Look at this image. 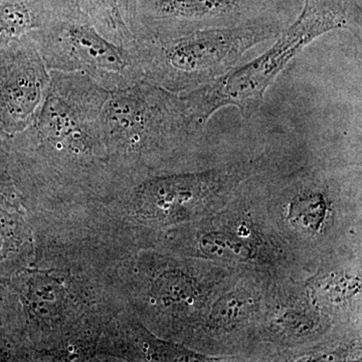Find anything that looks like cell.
I'll list each match as a JSON object with an SVG mask.
<instances>
[{
  "mask_svg": "<svg viewBox=\"0 0 362 362\" xmlns=\"http://www.w3.org/2000/svg\"><path fill=\"white\" fill-rule=\"evenodd\" d=\"M49 75L33 122L11 136L14 177L28 216L83 206L119 187L103 129L110 92L78 71Z\"/></svg>",
  "mask_w": 362,
  "mask_h": 362,
  "instance_id": "1",
  "label": "cell"
},
{
  "mask_svg": "<svg viewBox=\"0 0 362 362\" xmlns=\"http://www.w3.org/2000/svg\"><path fill=\"white\" fill-rule=\"evenodd\" d=\"M116 267L35 251L6 286L20 298L35 361H97L98 343L125 308Z\"/></svg>",
  "mask_w": 362,
  "mask_h": 362,
  "instance_id": "2",
  "label": "cell"
},
{
  "mask_svg": "<svg viewBox=\"0 0 362 362\" xmlns=\"http://www.w3.org/2000/svg\"><path fill=\"white\" fill-rule=\"evenodd\" d=\"M103 129L112 170L126 185L165 160L190 127L181 96L141 80L110 92Z\"/></svg>",
  "mask_w": 362,
  "mask_h": 362,
  "instance_id": "3",
  "label": "cell"
},
{
  "mask_svg": "<svg viewBox=\"0 0 362 362\" xmlns=\"http://www.w3.org/2000/svg\"><path fill=\"white\" fill-rule=\"evenodd\" d=\"M272 33L262 26L194 32L178 26H152L136 30L134 52L143 80L178 93L223 75L247 49Z\"/></svg>",
  "mask_w": 362,
  "mask_h": 362,
  "instance_id": "4",
  "label": "cell"
},
{
  "mask_svg": "<svg viewBox=\"0 0 362 362\" xmlns=\"http://www.w3.org/2000/svg\"><path fill=\"white\" fill-rule=\"evenodd\" d=\"M347 26L341 4L334 0H304L297 20L268 51L181 96L190 127L204 124L223 107L235 106L246 113L258 106L279 74L305 47L324 33Z\"/></svg>",
  "mask_w": 362,
  "mask_h": 362,
  "instance_id": "5",
  "label": "cell"
},
{
  "mask_svg": "<svg viewBox=\"0 0 362 362\" xmlns=\"http://www.w3.org/2000/svg\"><path fill=\"white\" fill-rule=\"evenodd\" d=\"M32 37L49 71L85 74L109 92L143 80L134 47L106 39L83 11L52 18Z\"/></svg>",
  "mask_w": 362,
  "mask_h": 362,
  "instance_id": "6",
  "label": "cell"
},
{
  "mask_svg": "<svg viewBox=\"0 0 362 362\" xmlns=\"http://www.w3.org/2000/svg\"><path fill=\"white\" fill-rule=\"evenodd\" d=\"M49 71L32 35L0 52V131L13 136L30 125L44 101Z\"/></svg>",
  "mask_w": 362,
  "mask_h": 362,
  "instance_id": "7",
  "label": "cell"
},
{
  "mask_svg": "<svg viewBox=\"0 0 362 362\" xmlns=\"http://www.w3.org/2000/svg\"><path fill=\"white\" fill-rule=\"evenodd\" d=\"M35 250V233L26 214L0 204V286L30 265Z\"/></svg>",
  "mask_w": 362,
  "mask_h": 362,
  "instance_id": "8",
  "label": "cell"
},
{
  "mask_svg": "<svg viewBox=\"0 0 362 362\" xmlns=\"http://www.w3.org/2000/svg\"><path fill=\"white\" fill-rule=\"evenodd\" d=\"M0 361H35L20 298L7 286H0Z\"/></svg>",
  "mask_w": 362,
  "mask_h": 362,
  "instance_id": "9",
  "label": "cell"
},
{
  "mask_svg": "<svg viewBox=\"0 0 362 362\" xmlns=\"http://www.w3.org/2000/svg\"><path fill=\"white\" fill-rule=\"evenodd\" d=\"M57 18L40 0H0V52Z\"/></svg>",
  "mask_w": 362,
  "mask_h": 362,
  "instance_id": "10",
  "label": "cell"
},
{
  "mask_svg": "<svg viewBox=\"0 0 362 362\" xmlns=\"http://www.w3.org/2000/svg\"><path fill=\"white\" fill-rule=\"evenodd\" d=\"M80 7L106 39L128 49L134 47L135 37L124 21L120 0H80Z\"/></svg>",
  "mask_w": 362,
  "mask_h": 362,
  "instance_id": "11",
  "label": "cell"
},
{
  "mask_svg": "<svg viewBox=\"0 0 362 362\" xmlns=\"http://www.w3.org/2000/svg\"><path fill=\"white\" fill-rule=\"evenodd\" d=\"M0 204L26 214L25 202L14 177L11 135L0 131Z\"/></svg>",
  "mask_w": 362,
  "mask_h": 362,
  "instance_id": "12",
  "label": "cell"
},
{
  "mask_svg": "<svg viewBox=\"0 0 362 362\" xmlns=\"http://www.w3.org/2000/svg\"><path fill=\"white\" fill-rule=\"evenodd\" d=\"M54 16H68L82 11L80 0H40Z\"/></svg>",
  "mask_w": 362,
  "mask_h": 362,
  "instance_id": "13",
  "label": "cell"
},
{
  "mask_svg": "<svg viewBox=\"0 0 362 362\" xmlns=\"http://www.w3.org/2000/svg\"><path fill=\"white\" fill-rule=\"evenodd\" d=\"M120 4L124 21L132 30L135 25L136 13H137L138 0H120Z\"/></svg>",
  "mask_w": 362,
  "mask_h": 362,
  "instance_id": "14",
  "label": "cell"
}]
</instances>
